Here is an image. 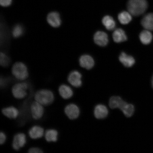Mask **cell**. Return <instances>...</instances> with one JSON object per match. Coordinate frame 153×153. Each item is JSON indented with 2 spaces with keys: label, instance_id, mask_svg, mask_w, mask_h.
<instances>
[{
  "label": "cell",
  "instance_id": "1",
  "mask_svg": "<svg viewBox=\"0 0 153 153\" xmlns=\"http://www.w3.org/2000/svg\"><path fill=\"white\" fill-rule=\"evenodd\" d=\"M128 12L134 16H139L145 13L148 8L146 0H129L127 3Z\"/></svg>",
  "mask_w": 153,
  "mask_h": 153
},
{
  "label": "cell",
  "instance_id": "2",
  "mask_svg": "<svg viewBox=\"0 0 153 153\" xmlns=\"http://www.w3.org/2000/svg\"><path fill=\"white\" fill-rule=\"evenodd\" d=\"M36 101L43 106L51 105L54 100V95L52 91L47 89L39 90L34 95Z\"/></svg>",
  "mask_w": 153,
  "mask_h": 153
},
{
  "label": "cell",
  "instance_id": "3",
  "mask_svg": "<svg viewBox=\"0 0 153 153\" xmlns=\"http://www.w3.org/2000/svg\"><path fill=\"white\" fill-rule=\"evenodd\" d=\"M12 73L16 79L20 81L26 79L28 76L27 68L26 65L22 62H16L13 65Z\"/></svg>",
  "mask_w": 153,
  "mask_h": 153
},
{
  "label": "cell",
  "instance_id": "4",
  "mask_svg": "<svg viewBox=\"0 0 153 153\" xmlns=\"http://www.w3.org/2000/svg\"><path fill=\"white\" fill-rule=\"evenodd\" d=\"M28 85L25 82H21L15 84L12 88V94L15 98L22 99L27 95Z\"/></svg>",
  "mask_w": 153,
  "mask_h": 153
},
{
  "label": "cell",
  "instance_id": "5",
  "mask_svg": "<svg viewBox=\"0 0 153 153\" xmlns=\"http://www.w3.org/2000/svg\"><path fill=\"white\" fill-rule=\"evenodd\" d=\"M30 111L32 118L37 120L43 117L45 110L43 105L35 101L30 105Z\"/></svg>",
  "mask_w": 153,
  "mask_h": 153
},
{
  "label": "cell",
  "instance_id": "6",
  "mask_svg": "<svg viewBox=\"0 0 153 153\" xmlns=\"http://www.w3.org/2000/svg\"><path fill=\"white\" fill-rule=\"evenodd\" d=\"M27 139L25 134L23 133H18L13 137L12 147L15 150L18 151L26 145Z\"/></svg>",
  "mask_w": 153,
  "mask_h": 153
},
{
  "label": "cell",
  "instance_id": "7",
  "mask_svg": "<svg viewBox=\"0 0 153 153\" xmlns=\"http://www.w3.org/2000/svg\"><path fill=\"white\" fill-rule=\"evenodd\" d=\"M65 114L70 119L74 120L79 117L80 110L77 105L74 104L67 105L64 109Z\"/></svg>",
  "mask_w": 153,
  "mask_h": 153
},
{
  "label": "cell",
  "instance_id": "8",
  "mask_svg": "<svg viewBox=\"0 0 153 153\" xmlns=\"http://www.w3.org/2000/svg\"><path fill=\"white\" fill-rule=\"evenodd\" d=\"M82 74L77 71L71 72L68 76V81L71 85L76 88H79L82 85Z\"/></svg>",
  "mask_w": 153,
  "mask_h": 153
},
{
  "label": "cell",
  "instance_id": "9",
  "mask_svg": "<svg viewBox=\"0 0 153 153\" xmlns=\"http://www.w3.org/2000/svg\"><path fill=\"white\" fill-rule=\"evenodd\" d=\"M47 21L50 25L54 28L59 27L62 24L60 14L56 11L49 13L47 15Z\"/></svg>",
  "mask_w": 153,
  "mask_h": 153
},
{
  "label": "cell",
  "instance_id": "10",
  "mask_svg": "<svg viewBox=\"0 0 153 153\" xmlns=\"http://www.w3.org/2000/svg\"><path fill=\"white\" fill-rule=\"evenodd\" d=\"M94 39L97 45L101 47L106 45L108 42V35L102 31L97 32L94 34Z\"/></svg>",
  "mask_w": 153,
  "mask_h": 153
},
{
  "label": "cell",
  "instance_id": "11",
  "mask_svg": "<svg viewBox=\"0 0 153 153\" xmlns=\"http://www.w3.org/2000/svg\"><path fill=\"white\" fill-rule=\"evenodd\" d=\"M79 62L80 66L87 70L92 68L94 65V60L92 57L87 55H82L80 57Z\"/></svg>",
  "mask_w": 153,
  "mask_h": 153
},
{
  "label": "cell",
  "instance_id": "12",
  "mask_svg": "<svg viewBox=\"0 0 153 153\" xmlns=\"http://www.w3.org/2000/svg\"><path fill=\"white\" fill-rule=\"evenodd\" d=\"M44 129L39 126H34L32 127L28 131V134L32 139H37L41 138L44 134Z\"/></svg>",
  "mask_w": 153,
  "mask_h": 153
},
{
  "label": "cell",
  "instance_id": "13",
  "mask_svg": "<svg viewBox=\"0 0 153 153\" xmlns=\"http://www.w3.org/2000/svg\"><path fill=\"white\" fill-rule=\"evenodd\" d=\"M1 112L4 115L11 119H16L19 114L18 109L12 106L6 107L3 108Z\"/></svg>",
  "mask_w": 153,
  "mask_h": 153
},
{
  "label": "cell",
  "instance_id": "14",
  "mask_svg": "<svg viewBox=\"0 0 153 153\" xmlns=\"http://www.w3.org/2000/svg\"><path fill=\"white\" fill-rule=\"evenodd\" d=\"M58 91L60 96L64 99L71 98L74 94L73 91L71 88L65 84H63L60 86Z\"/></svg>",
  "mask_w": 153,
  "mask_h": 153
},
{
  "label": "cell",
  "instance_id": "15",
  "mask_svg": "<svg viewBox=\"0 0 153 153\" xmlns=\"http://www.w3.org/2000/svg\"><path fill=\"white\" fill-rule=\"evenodd\" d=\"M108 110L106 106L102 104L97 105L94 111V116L98 119H104L108 115Z\"/></svg>",
  "mask_w": 153,
  "mask_h": 153
},
{
  "label": "cell",
  "instance_id": "16",
  "mask_svg": "<svg viewBox=\"0 0 153 153\" xmlns=\"http://www.w3.org/2000/svg\"><path fill=\"white\" fill-rule=\"evenodd\" d=\"M141 24L145 29L153 30V13H149L145 15L141 20Z\"/></svg>",
  "mask_w": 153,
  "mask_h": 153
},
{
  "label": "cell",
  "instance_id": "17",
  "mask_svg": "<svg viewBox=\"0 0 153 153\" xmlns=\"http://www.w3.org/2000/svg\"><path fill=\"white\" fill-rule=\"evenodd\" d=\"M119 60L124 66L127 68L132 66L135 63V59L133 57L127 55L124 52L120 54Z\"/></svg>",
  "mask_w": 153,
  "mask_h": 153
},
{
  "label": "cell",
  "instance_id": "18",
  "mask_svg": "<svg viewBox=\"0 0 153 153\" xmlns=\"http://www.w3.org/2000/svg\"><path fill=\"white\" fill-rule=\"evenodd\" d=\"M112 37L114 41L117 43L126 41L127 39L125 32L121 28L117 29L115 30Z\"/></svg>",
  "mask_w": 153,
  "mask_h": 153
},
{
  "label": "cell",
  "instance_id": "19",
  "mask_svg": "<svg viewBox=\"0 0 153 153\" xmlns=\"http://www.w3.org/2000/svg\"><path fill=\"white\" fill-rule=\"evenodd\" d=\"M126 102L120 97H112L110 99L109 105L111 108L120 109Z\"/></svg>",
  "mask_w": 153,
  "mask_h": 153
},
{
  "label": "cell",
  "instance_id": "20",
  "mask_svg": "<svg viewBox=\"0 0 153 153\" xmlns=\"http://www.w3.org/2000/svg\"><path fill=\"white\" fill-rule=\"evenodd\" d=\"M139 38L141 42L143 45H148L152 42L153 35L150 30H145L141 32Z\"/></svg>",
  "mask_w": 153,
  "mask_h": 153
},
{
  "label": "cell",
  "instance_id": "21",
  "mask_svg": "<svg viewBox=\"0 0 153 153\" xmlns=\"http://www.w3.org/2000/svg\"><path fill=\"white\" fill-rule=\"evenodd\" d=\"M58 132L54 129H49L45 131V137L46 140L48 142H56L58 139Z\"/></svg>",
  "mask_w": 153,
  "mask_h": 153
},
{
  "label": "cell",
  "instance_id": "22",
  "mask_svg": "<svg viewBox=\"0 0 153 153\" xmlns=\"http://www.w3.org/2000/svg\"><path fill=\"white\" fill-rule=\"evenodd\" d=\"M102 23L107 29L109 30H114L116 27V22L114 19L112 17L108 15L103 18Z\"/></svg>",
  "mask_w": 153,
  "mask_h": 153
},
{
  "label": "cell",
  "instance_id": "23",
  "mask_svg": "<svg viewBox=\"0 0 153 153\" xmlns=\"http://www.w3.org/2000/svg\"><path fill=\"white\" fill-rule=\"evenodd\" d=\"M118 19L122 24L126 25L129 24L132 20L131 14L129 12L122 11L118 15Z\"/></svg>",
  "mask_w": 153,
  "mask_h": 153
},
{
  "label": "cell",
  "instance_id": "24",
  "mask_svg": "<svg viewBox=\"0 0 153 153\" xmlns=\"http://www.w3.org/2000/svg\"><path fill=\"white\" fill-rule=\"evenodd\" d=\"M122 112L127 117H131L134 112V107L133 105L128 104L126 102L121 108Z\"/></svg>",
  "mask_w": 153,
  "mask_h": 153
},
{
  "label": "cell",
  "instance_id": "25",
  "mask_svg": "<svg viewBox=\"0 0 153 153\" xmlns=\"http://www.w3.org/2000/svg\"><path fill=\"white\" fill-rule=\"evenodd\" d=\"M24 32V29L22 25L20 24H17L14 26L12 30L13 37L15 38H18L21 37Z\"/></svg>",
  "mask_w": 153,
  "mask_h": 153
},
{
  "label": "cell",
  "instance_id": "26",
  "mask_svg": "<svg viewBox=\"0 0 153 153\" xmlns=\"http://www.w3.org/2000/svg\"><path fill=\"white\" fill-rule=\"evenodd\" d=\"M10 62L9 57L6 54L3 53H1V64L3 67H6L8 65Z\"/></svg>",
  "mask_w": 153,
  "mask_h": 153
},
{
  "label": "cell",
  "instance_id": "27",
  "mask_svg": "<svg viewBox=\"0 0 153 153\" xmlns=\"http://www.w3.org/2000/svg\"><path fill=\"white\" fill-rule=\"evenodd\" d=\"M12 3V0H0V4L3 7H8Z\"/></svg>",
  "mask_w": 153,
  "mask_h": 153
},
{
  "label": "cell",
  "instance_id": "28",
  "mask_svg": "<svg viewBox=\"0 0 153 153\" xmlns=\"http://www.w3.org/2000/svg\"><path fill=\"white\" fill-rule=\"evenodd\" d=\"M28 152L29 153H42L43 151L41 149L37 147H33L29 149Z\"/></svg>",
  "mask_w": 153,
  "mask_h": 153
},
{
  "label": "cell",
  "instance_id": "29",
  "mask_svg": "<svg viewBox=\"0 0 153 153\" xmlns=\"http://www.w3.org/2000/svg\"><path fill=\"white\" fill-rule=\"evenodd\" d=\"M7 136L3 132H1L0 133V143L1 145L3 144L6 141Z\"/></svg>",
  "mask_w": 153,
  "mask_h": 153
},
{
  "label": "cell",
  "instance_id": "30",
  "mask_svg": "<svg viewBox=\"0 0 153 153\" xmlns=\"http://www.w3.org/2000/svg\"><path fill=\"white\" fill-rule=\"evenodd\" d=\"M152 87L153 88V75L152 76Z\"/></svg>",
  "mask_w": 153,
  "mask_h": 153
}]
</instances>
